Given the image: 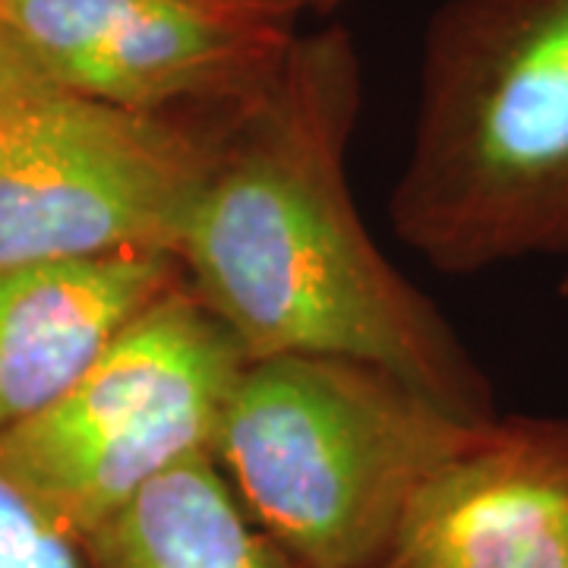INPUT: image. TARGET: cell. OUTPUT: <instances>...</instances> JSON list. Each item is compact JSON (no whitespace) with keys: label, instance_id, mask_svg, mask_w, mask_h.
<instances>
[{"label":"cell","instance_id":"obj_10","mask_svg":"<svg viewBox=\"0 0 568 568\" xmlns=\"http://www.w3.org/2000/svg\"><path fill=\"white\" fill-rule=\"evenodd\" d=\"M0 568H92L82 540L0 467Z\"/></svg>","mask_w":568,"mask_h":568},{"label":"cell","instance_id":"obj_7","mask_svg":"<svg viewBox=\"0 0 568 568\" xmlns=\"http://www.w3.org/2000/svg\"><path fill=\"white\" fill-rule=\"evenodd\" d=\"M369 568H568V417L480 426L414 493Z\"/></svg>","mask_w":568,"mask_h":568},{"label":"cell","instance_id":"obj_5","mask_svg":"<svg viewBox=\"0 0 568 568\" xmlns=\"http://www.w3.org/2000/svg\"><path fill=\"white\" fill-rule=\"evenodd\" d=\"M227 123L140 114L36 80L0 111V268L178 253Z\"/></svg>","mask_w":568,"mask_h":568},{"label":"cell","instance_id":"obj_3","mask_svg":"<svg viewBox=\"0 0 568 568\" xmlns=\"http://www.w3.org/2000/svg\"><path fill=\"white\" fill-rule=\"evenodd\" d=\"M467 424L386 366L278 354L250 361L212 462L246 515L304 568H369Z\"/></svg>","mask_w":568,"mask_h":568},{"label":"cell","instance_id":"obj_9","mask_svg":"<svg viewBox=\"0 0 568 568\" xmlns=\"http://www.w3.org/2000/svg\"><path fill=\"white\" fill-rule=\"evenodd\" d=\"M82 547L92 568H304L246 515L212 458L155 477Z\"/></svg>","mask_w":568,"mask_h":568},{"label":"cell","instance_id":"obj_12","mask_svg":"<svg viewBox=\"0 0 568 568\" xmlns=\"http://www.w3.org/2000/svg\"><path fill=\"white\" fill-rule=\"evenodd\" d=\"M268 3H278L297 17H328L332 10L342 7V0H268Z\"/></svg>","mask_w":568,"mask_h":568},{"label":"cell","instance_id":"obj_4","mask_svg":"<svg viewBox=\"0 0 568 568\" xmlns=\"http://www.w3.org/2000/svg\"><path fill=\"white\" fill-rule=\"evenodd\" d=\"M250 354L174 284L36 420L0 436V467L85 537L174 467L212 458Z\"/></svg>","mask_w":568,"mask_h":568},{"label":"cell","instance_id":"obj_2","mask_svg":"<svg viewBox=\"0 0 568 568\" xmlns=\"http://www.w3.org/2000/svg\"><path fill=\"white\" fill-rule=\"evenodd\" d=\"M388 219L448 275L568 256V0L436 7Z\"/></svg>","mask_w":568,"mask_h":568},{"label":"cell","instance_id":"obj_11","mask_svg":"<svg viewBox=\"0 0 568 568\" xmlns=\"http://www.w3.org/2000/svg\"><path fill=\"white\" fill-rule=\"evenodd\" d=\"M36 80H41V77L29 67L26 54L20 51V44L13 41L7 22L0 17V111L17 99L26 85H32Z\"/></svg>","mask_w":568,"mask_h":568},{"label":"cell","instance_id":"obj_8","mask_svg":"<svg viewBox=\"0 0 568 568\" xmlns=\"http://www.w3.org/2000/svg\"><path fill=\"white\" fill-rule=\"evenodd\" d=\"M181 282L171 253L0 268V436L58 405L123 328Z\"/></svg>","mask_w":568,"mask_h":568},{"label":"cell","instance_id":"obj_1","mask_svg":"<svg viewBox=\"0 0 568 568\" xmlns=\"http://www.w3.org/2000/svg\"><path fill=\"white\" fill-rule=\"evenodd\" d=\"M361 104L354 36L338 22L301 32L275 82L224 130L174 253L183 282L250 361L354 357L489 424L499 410L484 369L357 212L347 149Z\"/></svg>","mask_w":568,"mask_h":568},{"label":"cell","instance_id":"obj_6","mask_svg":"<svg viewBox=\"0 0 568 568\" xmlns=\"http://www.w3.org/2000/svg\"><path fill=\"white\" fill-rule=\"evenodd\" d=\"M0 17L48 85L203 123L263 95L304 20L268 0H0Z\"/></svg>","mask_w":568,"mask_h":568}]
</instances>
